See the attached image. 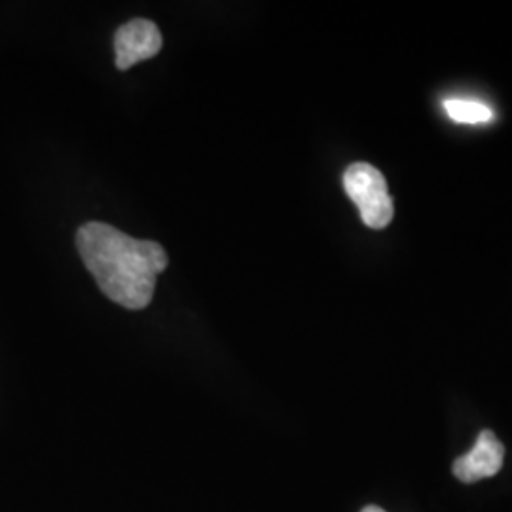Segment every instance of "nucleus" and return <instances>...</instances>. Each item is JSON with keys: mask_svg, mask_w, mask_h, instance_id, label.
Returning a JSON list of instances; mask_svg holds the SVG:
<instances>
[{"mask_svg": "<svg viewBox=\"0 0 512 512\" xmlns=\"http://www.w3.org/2000/svg\"><path fill=\"white\" fill-rule=\"evenodd\" d=\"M76 247L105 296L133 311L152 302L156 279L169 262L160 243L131 238L97 220L78 228Z\"/></svg>", "mask_w": 512, "mask_h": 512, "instance_id": "obj_1", "label": "nucleus"}, {"mask_svg": "<svg viewBox=\"0 0 512 512\" xmlns=\"http://www.w3.org/2000/svg\"><path fill=\"white\" fill-rule=\"evenodd\" d=\"M344 188L368 228L382 230L389 226L395 207L380 169L366 162L349 165L344 173Z\"/></svg>", "mask_w": 512, "mask_h": 512, "instance_id": "obj_2", "label": "nucleus"}, {"mask_svg": "<svg viewBox=\"0 0 512 512\" xmlns=\"http://www.w3.org/2000/svg\"><path fill=\"white\" fill-rule=\"evenodd\" d=\"M164 38L160 29L150 19H131L124 23L114 35L116 67L128 71L135 63L160 54Z\"/></svg>", "mask_w": 512, "mask_h": 512, "instance_id": "obj_3", "label": "nucleus"}, {"mask_svg": "<svg viewBox=\"0 0 512 512\" xmlns=\"http://www.w3.org/2000/svg\"><path fill=\"white\" fill-rule=\"evenodd\" d=\"M503 459H505L503 442L497 439L492 431L484 429L478 433L473 450L454 461L452 471L461 482L475 484L478 480L497 475L503 467Z\"/></svg>", "mask_w": 512, "mask_h": 512, "instance_id": "obj_4", "label": "nucleus"}, {"mask_svg": "<svg viewBox=\"0 0 512 512\" xmlns=\"http://www.w3.org/2000/svg\"><path fill=\"white\" fill-rule=\"evenodd\" d=\"M444 109L448 112V116L459 124H484L494 116L490 107H486L484 103L465 101V99H448L444 103Z\"/></svg>", "mask_w": 512, "mask_h": 512, "instance_id": "obj_5", "label": "nucleus"}, {"mask_svg": "<svg viewBox=\"0 0 512 512\" xmlns=\"http://www.w3.org/2000/svg\"><path fill=\"white\" fill-rule=\"evenodd\" d=\"M361 512H387L384 511V509H380V507H376V505H368V507H365L363 511Z\"/></svg>", "mask_w": 512, "mask_h": 512, "instance_id": "obj_6", "label": "nucleus"}]
</instances>
